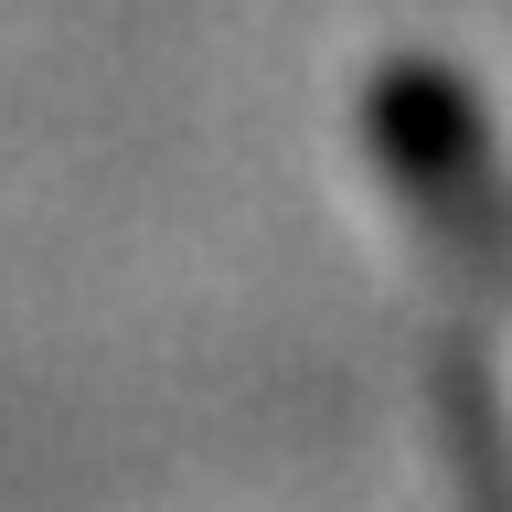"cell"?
I'll use <instances>...</instances> for the list:
<instances>
[{
  "instance_id": "obj_1",
  "label": "cell",
  "mask_w": 512,
  "mask_h": 512,
  "mask_svg": "<svg viewBox=\"0 0 512 512\" xmlns=\"http://www.w3.org/2000/svg\"><path fill=\"white\" fill-rule=\"evenodd\" d=\"M374 150L448 288V395L512 491V160L448 64H406L374 96Z\"/></svg>"
}]
</instances>
